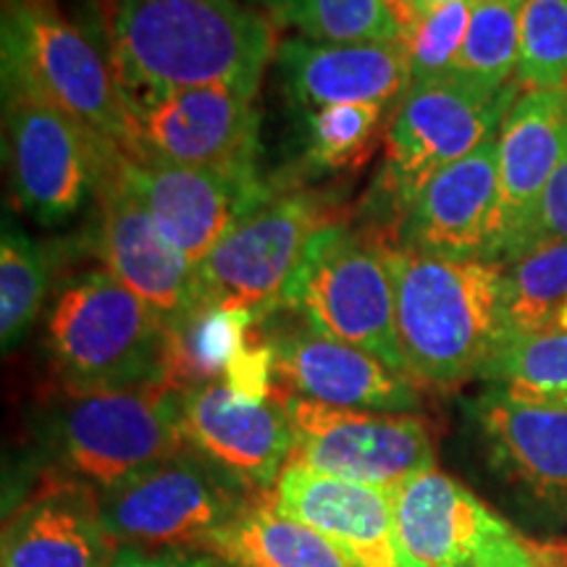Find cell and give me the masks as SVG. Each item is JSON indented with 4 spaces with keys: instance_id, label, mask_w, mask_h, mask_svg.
Masks as SVG:
<instances>
[{
    "instance_id": "cell-1",
    "label": "cell",
    "mask_w": 567,
    "mask_h": 567,
    "mask_svg": "<svg viewBox=\"0 0 567 567\" xmlns=\"http://www.w3.org/2000/svg\"><path fill=\"white\" fill-rule=\"evenodd\" d=\"M103 55L124 95L221 84L258 95L274 21L245 0H92Z\"/></svg>"
},
{
    "instance_id": "cell-2",
    "label": "cell",
    "mask_w": 567,
    "mask_h": 567,
    "mask_svg": "<svg viewBox=\"0 0 567 567\" xmlns=\"http://www.w3.org/2000/svg\"><path fill=\"white\" fill-rule=\"evenodd\" d=\"M386 258L410 379L436 392L481 379L509 337L502 264L402 245H386Z\"/></svg>"
},
{
    "instance_id": "cell-3",
    "label": "cell",
    "mask_w": 567,
    "mask_h": 567,
    "mask_svg": "<svg viewBox=\"0 0 567 567\" xmlns=\"http://www.w3.org/2000/svg\"><path fill=\"white\" fill-rule=\"evenodd\" d=\"M184 394L166 379L113 389H61L42 425L51 471L101 494L176 455L189 446L182 431Z\"/></svg>"
},
{
    "instance_id": "cell-4",
    "label": "cell",
    "mask_w": 567,
    "mask_h": 567,
    "mask_svg": "<svg viewBox=\"0 0 567 567\" xmlns=\"http://www.w3.org/2000/svg\"><path fill=\"white\" fill-rule=\"evenodd\" d=\"M3 92L53 105L130 153L132 124L124 92L97 48L59 0H3L0 13Z\"/></svg>"
},
{
    "instance_id": "cell-5",
    "label": "cell",
    "mask_w": 567,
    "mask_h": 567,
    "mask_svg": "<svg viewBox=\"0 0 567 567\" xmlns=\"http://www.w3.org/2000/svg\"><path fill=\"white\" fill-rule=\"evenodd\" d=\"M166 323L105 268L71 279L45 321L61 389H113L163 379Z\"/></svg>"
},
{
    "instance_id": "cell-6",
    "label": "cell",
    "mask_w": 567,
    "mask_h": 567,
    "mask_svg": "<svg viewBox=\"0 0 567 567\" xmlns=\"http://www.w3.org/2000/svg\"><path fill=\"white\" fill-rule=\"evenodd\" d=\"M279 310L297 313L318 334L360 347L410 375L396 331L394 279L384 243L337 221L323 226L284 289Z\"/></svg>"
},
{
    "instance_id": "cell-7",
    "label": "cell",
    "mask_w": 567,
    "mask_h": 567,
    "mask_svg": "<svg viewBox=\"0 0 567 567\" xmlns=\"http://www.w3.org/2000/svg\"><path fill=\"white\" fill-rule=\"evenodd\" d=\"M258 494L184 446L101 492V515L118 549L208 551Z\"/></svg>"
},
{
    "instance_id": "cell-8",
    "label": "cell",
    "mask_w": 567,
    "mask_h": 567,
    "mask_svg": "<svg viewBox=\"0 0 567 567\" xmlns=\"http://www.w3.org/2000/svg\"><path fill=\"white\" fill-rule=\"evenodd\" d=\"M517 95V84L494 90L455 71L410 84L389 130L381 179L402 221L439 172L499 134Z\"/></svg>"
},
{
    "instance_id": "cell-9",
    "label": "cell",
    "mask_w": 567,
    "mask_h": 567,
    "mask_svg": "<svg viewBox=\"0 0 567 567\" xmlns=\"http://www.w3.org/2000/svg\"><path fill=\"white\" fill-rule=\"evenodd\" d=\"M396 538L405 567H538V547L505 517L439 467L417 473L392 492Z\"/></svg>"
},
{
    "instance_id": "cell-10",
    "label": "cell",
    "mask_w": 567,
    "mask_h": 567,
    "mask_svg": "<svg viewBox=\"0 0 567 567\" xmlns=\"http://www.w3.org/2000/svg\"><path fill=\"white\" fill-rule=\"evenodd\" d=\"M481 457L523 526L567 528V410L517 402L488 386L467 405Z\"/></svg>"
},
{
    "instance_id": "cell-11",
    "label": "cell",
    "mask_w": 567,
    "mask_h": 567,
    "mask_svg": "<svg viewBox=\"0 0 567 567\" xmlns=\"http://www.w3.org/2000/svg\"><path fill=\"white\" fill-rule=\"evenodd\" d=\"M6 163L13 200L42 226L80 216L113 158L122 153L87 126L34 97L3 92Z\"/></svg>"
},
{
    "instance_id": "cell-12",
    "label": "cell",
    "mask_w": 567,
    "mask_h": 567,
    "mask_svg": "<svg viewBox=\"0 0 567 567\" xmlns=\"http://www.w3.org/2000/svg\"><path fill=\"white\" fill-rule=\"evenodd\" d=\"M281 396L295 431L289 465L386 492L436 467L434 434L423 415L334 408L284 389Z\"/></svg>"
},
{
    "instance_id": "cell-13",
    "label": "cell",
    "mask_w": 567,
    "mask_h": 567,
    "mask_svg": "<svg viewBox=\"0 0 567 567\" xmlns=\"http://www.w3.org/2000/svg\"><path fill=\"white\" fill-rule=\"evenodd\" d=\"M329 224L334 221L321 197H271L195 268L197 302L250 308L266 321L300 271L310 239Z\"/></svg>"
},
{
    "instance_id": "cell-14",
    "label": "cell",
    "mask_w": 567,
    "mask_h": 567,
    "mask_svg": "<svg viewBox=\"0 0 567 567\" xmlns=\"http://www.w3.org/2000/svg\"><path fill=\"white\" fill-rule=\"evenodd\" d=\"M132 124L126 158L166 166H255L260 118L255 97L210 84L124 95Z\"/></svg>"
},
{
    "instance_id": "cell-15",
    "label": "cell",
    "mask_w": 567,
    "mask_h": 567,
    "mask_svg": "<svg viewBox=\"0 0 567 567\" xmlns=\"http://www.w3.org/2000/svg\"><path fill=\"white\" fill-rule=\"evenodd\" d=\"M122 172L163 237L195 268L224 237L271 200V187L258 166H166L122 155Z\"/></svg>"
},
{
    "instance_id": "cell-16",
    "label": "cell",
    "mask_w": 567,
    "mask_h": 567,
    "mask_svg": "<svg viewBox=\"0 0 567 567\" xmlns=\"http://www.w3.org/2000/svg\"><path fill=\"white\" fill-rule=\"evenodd\" d=\"M97 255L105 271L142 297L163 323L197 305L195 266L163 237L153 216L122 172V153H113L97 184Z\"/></svg>"
},
{
    "instance_id": "cell-17",
    "label": "cell",
    "mask_w": 567,
    "mask_h": 567,
    "mask_svg": "<svg viewBox=\"0 0 567 567\" xmlns=\"http://www.w3.org/2000/svg\"><path fill=\"white\" fill-rule=\"evenodd\" d=\"M182 431L197 455L243 481L252 492H274L295 450V431L281 389L252 402L224 381L184 394Z\"/></svg>"
},
{
    "instance_id": "cell-18",
    "label": "cell",
    "mask_w": 567,
    "mask_h": 567,
    "mask_svg": "<svg viewBox=\"0 0 567 567\" xmlns=\"http://www.w3.org/2000/svg\"><path fill=\"white\" fill-rule=\"evenodd\" d=\"M274 350L276 384L287 394L334 408L417 413L421 386L360 347L318 334L308 323L281 326L266 337Z\"/></svg>"
},
{
    "instance_id": "cell-19",
    "label": "cell",
    "mask_w": 567,
    "mask_h": 567,
    "mask_svg": "<svg viewBox=\"0 0 567 567\" xmlns=\"http://www.w3.org/2000/svg\"><path fill=\"white\" fill-rule=\"evenodd\" d=\"M499 145V229L496 264L530 239L542 197L567 158V90L520 92L496 134Z\"/></svg>"
},
{
    "instance_id": "cell-20",
    "label": "cell",
    "mask_w": 567,
    "mask_h": 567,
    "mask_svg": "<svg viewBox=\"0 0 567 567\" xmlns=\"http://www.w3.org/2000/svg\"><path fill=\"white\" fill-rule=\"evenodd\" d=\"M496 229L499 145L492 137L429 182L402 221L400 245L444 258L496 264Z\"/></svg>"
},
{
    "instance_id": "cell-21",
    "label": "cell",
    "mask_w": 567,
    "mask_h": 567,
    "mask_svg": "<svg viewBox=\"0 0 567 567\" xmlns=\"http://www.w3.org/2000/svg\"><path fill=\"white\" fill-rule=\"evenodd\" d=\"M116 542L95 488L48 471L3 526V567H111Z\"/></svg>"
},
{
    "instance_id": "cell-22",
    "label": "cell",
    "mask_w": 567,
    "mask_h": 567,
    "mask_svg": "<svg viewBox=\"0 0 567 567\" xmlns=\"http://www.w3.org/2000/svg\"><path fill=\"white\" fill-rule=\"evenodd\" d=\"M274 502L281 513L334 542L358 567H405L386 488L287 465Z\"/></svg>"
},
{
    "instance_id": "cell-23",
    "label": "cell",
    "mask_w": 567,
    "mask_h": 567,
    "mask_svg": "<svg viewBox=\"0 0 567 567\" xmlns=\"http://www.w3.org/2000/svg\"><path fill=\"white\" fill-rule=\"evenodd\" d=\"M276 63L289 97L305 111L337 103L389 105L410 90L405 40L313 42L284 40Z\"/></svg>"
},
{
    "instance_id": "cell-24",
    "label": "cell",
    "mask_w": 567,
    "mask_h": 567,
    "mask_svg": "<svg viewBox=\"0 0 567 567\" xmlns=\"http://www.w3.org/2000/svg\"><path fill=\"white\" fill-rule=\"evenodd\" d=\"M231 567H358L334 542L258 494L208 547Z\"/></svg>"
},
{
    "instance_id": "cell-25",
    "label": "cell",
    "mask_w": 567,
    "mask_h": 567,
    "mask_svg": "<svg viewBox=\"0 0 567 567\" xmlns=\"http://www.w3.org/2000/svg\"><path fill=\"white\" fill-rule=\"evenodd\" d=\"M264 323L255 310L197 302L189 313L166 323L163 379L182 392L224 381L226 368Z\"/></svg>"
},
{
    "instance_id": "cell-26",
    "label": "cell",
    "mask_w": 567,
    "mask_h": 567,
    "mask_svg": "<svg viewBox=\"0 0 567 567\" xmlns=\"http://www.w3.org/2000/svg\"><path fill=\"white\" fill-rule=\"evenodd\" d=\"M502 268L509 334L567 331V239H534Z\"/></svg>"
},
{
    "instance_id": "cell-27",
    "label": "cell",
    "mask_w": 567,
    "mask_h": 567,
    "mask_svg": "<svg viewBox=\"0 0 567 567\" xmlns=\"http://www.w3.org/2000/svg\"><path fill=\"white\" fill-rule=\"evenodd\" d=\"M481 379L517 402L567 410V331L509 334Z\"/></svg>"
},
{
    "instance_id": "cell-28",
    "label": "cell",
    "mask_w": 567,
    "mask_h": 567,
    "mask_svg": "<svg viewBox=\"0 0 567 567\" xmlns=\"http://www.w3.org/2000/svg\"><path fill=\"white\" fill-rule=\"evenodd\" d=\"M274 24L313 42L402 40L400 21L384 0H247Z\"/></svg>"
},
{
    "instance_id": "cell-29",
    "label": "cell",
    "mask_w": 567,
    "mask_h": 567,
    "mask_svg": "<svg viewBox=\"0 0 567 567\" xmlns=\"http://www.w3.org/2000/svg\"><path fill=\"white\" fill-rule=\"evenodd\" d=\"M520 17L523 0H471L455 74L494 90L513 87L520 53Z\"/></svg>"
},
{
    "instance_id": "cell-30",
    "label": "cell",
    "mask_w": 567,
    "mask_h": 567,
    "mask_svg": "<svg viewBox=\"0 0 567 567\" xmlns=\"http://www.w3.org/2000/svg\"><path fill=\"white\" fill-rule=\"evenodd\" d=\"M48 292V268L34 239L6 218L0 237V339L17 347L38 321Z\"/></svg>"
},
{
    "instance_id": "cell-31",
    "label": "cell",
    "mask_w": 567,
    "mask_h": 567,
    "mask_svg": "<svg viewBox=\"0 0 567 567\" xmlns=\"http://www.w3.org/2000/svg\"><path fill=\"white\" fill-rule=\"evenodd\" d=\"M515 84L520 92L567 90V0H523Z\"/></svg>"
},
{
    "instance_id": "cell-32",
    "label": "cell",
    "mask_w": 567,
    "mask_h": 567,
    "mask_svg": "<svg viewBox=\"0 0 567 567\" xmlns=\"http://www.w3.org/2000/svg\"><path fill=\"white\" fill-rule=\"evenodd\" d=\"M384 109L379 103H337L308 113V163L318 172L360 163L371 153Z\"/></svg>"
},
{
    "instance_id": "cell-33",
    "label": "cell",
    "mask_w": 567,
    "mask_h": 567,
    "mask_svg": "<svg viewBox=\"0 0 567 567\" xmlns=\"http://www.w3.org/2000/svg\"><path fill=\"white\" fill-rule=\"evenodd\" d=\"M471 0H455L442 9L425 13L413 30L405 32L410 61V84L439 80L452 74L467 34Z\"/></svg>"
},
{
    "instance_id": "cell-34",
    "label": "cell",
    "mask_w": 567,
    "mask_h": 567,
    "mask_svg": "<svg viewBox=\"0 0 567 567\" xmlns=\"http://www.w3.org/2000/svg\"><path fill=\"white\" fill-rule=\"evenodd\" d=\"M544 237L567 239V158L559 163L555 176H551L547 193L542 197V205H538L536 221H534V231H530L528 243H534V239H544Z\"/></svg>"
},
{
    "instance_id": "cell-35",
    "label": "cell",
    "mask_w": 567,
    "mask_h": 567,
    "mask_svg": "<svg viewBox=\"0 0 567 567\" xmlns=\"http://www.w3.org/2000/svg\"><path fill=\"white\" fill-rule=\"evenodd\" d=\"M111 567H224L221 559L210 551H147V549H118Z\"/></svg>"
},
{
    "instance_id": "cell-36",
    "label": "cell",
    "mask_w": 567,
    "mask_h": 567,
    "mask_svg": "<svg viewBox=\"0 0 567 567\" xmlns=\"http://www.w3.org/2000/svg\"><path fill=\"white\" fill-rule=\"evenodd\" d=\"M384 3H386V9L394 13V19L400 21L402 32H410L417 21H421V13L415 11L413 0H384Z\"/></svg>"
},
{
    "instance_id": "cell-37",
    "label": "cell",
    "mask_w": 567,
    "mask_h": 567,
    "mask_svg": "<svg viewBox=\"0 0 567 567\" xmlns=\"http://www.w3.org/2000/svg\"><path fill=\"white\" fill-rule=\"evenodd\" d=\"M450 3H455V0H413L415 11L421 13V17H425V13H431L436 9H442V6H450Z\"/></svg>"
},
{
    "instance_id": "cell-38",
    "label": "cell",
    "mask_w": 567,
    "mask_h": 567,
    "mask_svg": "<svg viewBox=\"0 0 567 567\" xmlns=\"http://www.w3.org/2000/svg\"><path fill=\"white\" fill-rule=\"evenodd\" d=\"M538 567H551V565H538Z\"/></svg>"
},
{
    "instance_id": "cell-39",
    "label": "cell",
    "mask_w": 567,
    "mask_h": 567,
    "mask_svg": "<svg viewBox=\"0 0 567 567\" xmlns=\"http://www.w3.org/2000/svg\"><path fill=\"white\" fill-rule=\"evenodd\" d=\"M565 567H567V565H565Z\"/></svg>"
}]
</instances>
